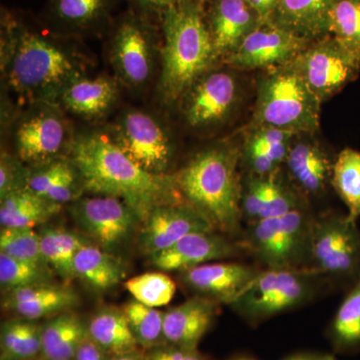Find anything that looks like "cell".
<instances>
[{
    "label": "cell",
    "instance_id": "1",
    "mask_svg": "<svg viewBox=\"0 0 360 360\" xmlns=\"http://www.w3.org/2000/svg\"><path fill=\"white\" fill-rule=\"evenodd\" d=\"M75 39L37 30L2 11L0 65L4 85L27 105L56 103L65 85L86 75L90 65Z\"/></svg>",
    "mask_w": 360,
    "mask_h": 360
},
{
    "label": "cell",
    "instance_id": "2",
    "mask_svg": "<svg viewBox=\"0 0 360 360\" xmlns=\"http://www.w3.org/2000/svg\"><path fill=\"white\" fill-rule=\"evenodd\" d=\"M68 155L79 172L85 191L122 200L142 224L155 208L186 201L174 174H153L142 169L110 135L78 134L73 137Z\"/></svg>",
    "mask_w": 360,
    "mask_h": 360
},
{
    "label": "cell",
    "instance_id": "3",
    "mask_svg": "<svg viewBox=\"0 0 360 360\" xmlns=\"http://www.w3.org/2000/svg\"><path fill=\"white\" fill-rule=\"evenodd\" d=\"M163 45L158 90L174 103L210 70L217 52L200 0H181L161 13Z\"/></svg>",
    "mask_w": 360,
    "mask_h": 360
},
{
    "label": "cell",
    "instance_id": "4",
    "mask_svg": "<svg viewBox=\"0 0 360 360\" xmlns=\"http://www.w3.org/2000/svg\"><path fill=\"white\" fill-rule=\"evenodd\" d=\"M241 151L231 146L205 149L174 174L182 198L205 215L214 231L241 233Z\"/></svg>",
    "mask_w": 360,
    "mask_h": 360
},
{
    "label": "cell",
    "instance_id": "5",
    "mask_svg": "<svg viewBox=\"0 0 360 360\" xmlns=\"http://www.w3.org/2000/svg\"><path fill=\"white\" fill-rule=\"evenodd\" d=\"M321 101L293 66H279L260 80L253 123L296 135L319 129Z\"/></svg>",
    "mask_w": 360,
    "mask_h": 360
},
{
    "label": "cell",
    "instance_id": "6",
    "mask_svg": "<svg viewBox=\"0 0 360 360\" xmlns=\"http://www.w3.org/2000/svg\"><path fill=\"white\" fill-rule=\"evenodd\" d=\"M331 284L310 269H262L231 307L251 326L314 302Z\"/></svg>",
    "mask_w": 360,
    "mask_h": 360
},
{
    "label": "cell",
    "instance_id": "7",
    "mask_svg": "<svg viewBox=\"0 0 360 360\" xmlns=\"http://www.w3.org/2000/svg\"><path fill=\"white\" fill-rule=\"evenodd\" d=\"M314 220L302 208L246 225L239 241L262 269H309Z\"/></svg>",
    "mask_w": 360,
    "mask_h": 360
},
{
    "label": "cell",
    "instance_id": "8",
    "mask_svg": "<svg viewBox=\"0 0 360 360\" xmlns=\"http://www.w3.org/2000/svg\"><path fill=\"white\" fill-rule=\"evenodd\" d=\"M309 269L331 285L352 288L360 276V229L345 214L314 217Z\"/></svg>",
    "mask_w": 360,
    "mask_h": 360
},
{
    "label": "cell",
    "instance_id": "9",
    "mask_svg": "<svg viewBox=\"0 0 360 360\" xmlns=\"http://www.w3.org/2000/svg\"><path fill=\"white\" fill-rule=\"evenodd\" d=\"M11 136L15 155L28 167L68 155L75 137L63 108L54 103L28 105L14 120Z\"/></svg>",
    "mask_w": 360,
    "mask_h": 360
},
{
    "label": "cell",
    "instance_id": "10",
    "mask_svg": "<svg viewBox=\"0 0 360 360\" xmlns=\"http://www.w3.org/2000/svg\"><path fill=\"white\" fill-rule=\"evenodd\" d=\"M158 40L155 28L141 14L129 13L113 28L110 58L116 80L127 89L139 90L155 73Z\"/></svg>",
    "mask_w": 360,
    "mask_h": 360
},
{
    "label": "cell",
    "instance_id": "11",
    "mask_svg": "<svg viewBox=\"0 0 360 360\" xmlns=\"http://www.w3.org/2000/svg\"><path fill=\"white\" fill-rule=\"evenodd\" d=\"M110 136L142 169L153 174H168L174 144L155 116L135 108L124 111L113 124Z\"/></svg>",
    "mask_w": 360,
    "mask_h": 360
},
{
    "label": "cell",
    "instance_id": "12",
    "mask_svg": "<svg viewBox=\"0 0 360 360\" xmlns=\"http://www.w3.org/2000/svg\"><path fill=\"white\" fill-rule=\"evenodd\" d=\"M290 65L323 103L359 77L360 58L330 35L310 42Z\"/></svg>",
    "mask_w": 360,
    "mask_h": 360
},
{
    "label": "cell",
    "instance_id": "13",
    "mask_svg": "<svg viewBox=\"0 0 360 360\" xmlns=\"http://www.w3.org/2000/svg\"><path fill=\"white\" fill-rule=\"evenodd\" d=\"M71 212L90 238L108 252L122 245L139 221L129 206L112 196L80 198L72 203Z\"/></svg>",
    "mask_w": 360,
    "mask_h": 360
},
{
    "label": "cell",
    "instance_id": "14",
    "mask_svg": "<svg viewBox=\"0 0 360 360\" xmlns=\"http://www.w3.org/2000/svg\"><path fill=\"white\" fill-rule=\"evenodd\" d=\"M309 44L270 21H264L225 61L239 70L276 68L290 63Z\"/></svg>",
    "mask_w": 360,
    "mask_h": 360
},
{
    "label": "cell",
    "instance_id": "15",
    "mask_svg": "<svg viewBox=\"0 0 360 360\" xmlns=\"http://www.w3.org/2000/svg\"><path fill=\"white\" fill-rule=\"evenodd\" d=\"M246 255L239 240L217 231L193 232L179 239L167 250L149 255L151 264L163 271L193 269L208 262H221Z\"/></svg>",
    "mask_w": 360,
    "mask_h": 360
},
{
    "label": "cell",
    "instance_id": "16",
    "mask_svg": "<svg viewBox=\"0 0 360 360\" xmlns=\"http://www.w3.org/2000/svg\"><path fill=\"white\" fill-rule=\"evenodd\" d=\"M309 207V201L281 172L257 176L246 175L241 191V214L246 225Z\"/></svg>",
    "mask_w": 360,
    "mask_h": 360
},
{
    "label": "cell",
    "instance_id": "17",
    "mask_svg": "<svg viewBox=\"0 0 360 360\" xmlns=\"http://www.w3.org/2000/svg\"><path fill=\"white\" fill-rule=\"evenodd\" d=\"M238 96V86L233 75L210 70L182 97L184 117L194 129L217 124L231 115Z\"/></svg>",
    "mask_w": 360,
    "mask_h": 360
},
{
    "label": "cell",
    "instance_id": "18",
    "mask_svg": "<svg viewBox=\"0 0 360 360\" xmlns=\"http://www.w3.org/2000/svg\"><path fill=\"white\" fill-rule=\"evenodd\" d=\"M262 269L255 265L221 260L184 270L180 272V281L195 296L231 307Z\"/></svg>",
    "mask_w": 360,
    "mask_h": 360
},
{
    "label": "cell",
    "instance_id": "19",
    "mask_svg": "<svg viewBox=\"0 0 360 360\" xmlns=\"http://www.w3.org/2000/svg\"><path fill=\"white\" fill-rule=\"evenodd\" d=\"M142 224L139 248L148 257L167 250L187 234L214 231L205 215L186 201L155 208Z\"/></svg>",
    "mask_w": 360,
    "mask_h": 360
},
{
    "label": "cell",
    "instance_id": "20",
    "mask_svg": "<svg viewBox=\"0 0 360 360\" xmlns=\"http://www.w3.org/2000/svg\"><path fill=\"white\" fill-rule=\"evenodd\" d=\"M116 0H49L44 18L52 32L77 37L103 32Z\"/></svg>",
    "mask_w": 360,
    "mask_h": 360
},
{
    "label": "cell",
    "instance_id": "21",
    "mask_svg": "<svg viewBox=\"0 0 360 360\" xmlns=\"http://www.w3.org/2000/svg\"><path fill=\"white\" fill-rule=\"evenodd\" d=\"M205 18L219 59L231 56L264 22L245 0H212Z\"/></svg>",
    "mask_w": 360,
    "mask_h": 360
},
{
    "label": "cell",
    "instance_id": "22",
    "mask_svg": "<svg viewBox=\"0 0 360 360\" xmlns=\"http://www.w3.org/2000/svg\"><path fill=\"white\" fill-rule=\"evenodd\" d=\"M333 163L317 142L303 139L292 142L283 167L291 184L309 202V198L323 195L331 186Z\"/></svg>",
    "mask_w": 360,
    "mask_h": 360
},
{
    "label": "cell",
    "instance_id": "23",
    "mask_svg": "<svg viewBox=\"0 0 360 360\" xmlns=\"http://www.w3.org/2000/svg\"><path fill=\"white\" fill-rule=\"evenodd\" d=\"M117 82L106 75H80L61 90L56 103L84 120H101L115 108L120 96Z\"/></svg>",
    "mask_w": 360,
    "mask_h": 360
},
{
    "label": "cell",
    "instance_id": "24",
    "mask_svg": "<svg viewBox=\"0 0 360 360\" xmlns=\"http://www.w3.org/2000/svg\"><path fill=\"white\" fill-rule=\"evenodd\" d=\"M219 303L193 296L179 307L165 312L163 336L172 347L198 349L201 340L212 328L219 312Z\"/></svg>",
    "mask_w": 360,
    "mask_h": 360
},
{
    "label": "cell",
    "instance_id": "25",
    "mask_svg": "<svg viewBox=\"0 0 360 360\" xmlns=\"http://www.w3.org/2000/svg\"><path fill=\"white\" fill-rule=\"evenodd\" d=\"M26 187L61 206L79 200L85 191L79 172L68 155L30 167Z\"/></svg>",
    "mask_w": 360,
    "mask_h": 360
},
{
    "label": "cell",
    "instance_id": "26",
    "mask_svg": "<svg viewBox=\"0 0 360 360\" xmlns=\"http://www.w3.org/2000/svg\"><path fill=\"white\" fill-rule=\"evenodd\" d=\"M78 302L77 293L70 286L51 283L8 291L4 307L22 319L39 321L70 311Z\"/></svg>",
    "mask_w": 360,
    "mask_h": 360
},
{
    "label": "cell",
    "instance_id": "27",
    "mask_svg": "<svg viewBox=\"0 0 360 360\" xmlns=\"http://www.w3.org/2000/svg\"><path fill=\"white\" fill-rule=\"evenodd\" d=\"M336 0H278L270 22L307 41L328 37V14Z\"/></svg>",
    "mask_w": 360,
    "mask_h": 360
},
{
    "label": "cell",
    "instance_id": "28",
    "mask_svg": "<svg viewBox=\"0 0 360 360\" xmlns=\"http://www.w3.org/2000/svg\"><path fill=\"white\" fill-rule=\"evenodd\" d=\"M295 134L274 127H255L241 151V161L258 174H269L283 167Z\"/></svg>",
    "mask_w": 360,
    "mask_h": 360
},
{
    "label": "cell",
    "instance_id": "29",
    "mask_svg": "<svg viewBox=\"0 0 360 360\" xmlns=\"http://www.w3.org/2000/svg\"><path fill=\"white\" fill-rule=\"evenodd\" d=\"M87 336V324L71 310L52 316L42 326V356L44 360H75Z\"/></svg>",
    "mask_w": 360,
    "mask_h": 360
},
{
    "label": "cell",
    "instance_id": "30",
    "mask_svg": "<svg viewBox=\"0 0 360 360\" xmlns=\"http://www.w3.org/2000/svg\"><path fill=\"white\" fill-rule=\"evenodd\" d=\"M89 335L111 356L134 354L139 347L123 310L105 309L87 324Z\"/></svg>",
    "mask_w": 360,
    "mask_h": 360
},
{
    "label": "cell",
    "instance_id": "31",
    "mask_svg": "<svg viewBox=\"0 0 360 360\" xmlns=\"http://www.w3.org/2000/svg\"><path fill=\"white\" fill-rule=\"evenodd\" d=\"M61 205L44 200L30 188L8 194L0 201L2 227H30L45 224L56 214Z\"/></svg>",
    "mask_w": 360,
    "mask_h": 360
},
{
    "label": "cell",
    "instance_id": "32",
    "mask_svg": "<svg viewBox=\"0 0 360 360\" xmlns=\"http://www.w3.org/2000/svg\"><path fill=\"white\" fill-rule=\"evenodd\" d=\"M75 276L98 290L115 288L125 276L124 264L108 251L85 245L75 257Z\"/></svg>",
    "mask_w": 360,
    "mask_h": 360
},
{
    "label": "cell",
    "instance_id": "33",
    "mask_svg": "<svg viewBox=\"0 0 360 360\" xmlns=\"http://www.w3.org/2000/svg\"><path fill=\"white\" fill-rule=\"evenodd\" d=\"M328 338L338 354L360 349V276L338 307L328 329Z\"/></svg>",
    "mask_w": 360,
    "mask_h": 360
},
{
    "label": "cell",
    "instance_id": "34",
    "mask_svg": "<svg viewBox=\"0 0 360 360\" xmlns=\"http://www.w3.org/2000/svg\"><path fill=\"white\" fill-rule=\"evenodd\" d=\"M40 250L47 265L70 281L75 276L73 264L75 257L82 248L89 245L84 238L60 227H44L40 229Z\"/></svg>",
    "mask_w": 360,
    "mask_h": 360
},
{
    "label": "cell",
    "instance_id": "35",
    "mask_svg": "<svg viewBox=\"0 0 360 360\" xmlns=\"http://www.w3.org/2000/svg\"><path fill=\"white\" fill-rule=\"evenodd\" d=\"M42 326L35 321L11 319L1 326V360H32L41 354Z\"/></svg>",
    "mask_w": 360,
    "mask_h": 360
},
{
    "label": "cell",
    "instance_id": "36",
    "mask_svg": "<svg viewBox=\"0 0 360 360\" xmlns=\"http://www.w3.org/2000/svg\"><path fill=\"white\" fill-rule=\"evenodd\" d=\"M331 186L347 208V217L354 221L360 219V151L345 148L333 163Z\"/></svg>",
    "mask_w": 360,
    "mask_h": 360
},
{
    "label": "cell",
    "instance_id": "37",
    "mask_svg": "<svg viewBox=\"0 0 360 360\" xmlns=\"http://www.w3.org/2000/svg\"><path fill=\"white\" fill-rule=\"evenodd\" d=\"M328 33L360 58V0H336L329 11Z\"/></svg>",
    "mask_w": 360,
    "mask_h": 360
},
{
    "label": "cell",
    "instance_id": "38",
    "mask_svg": "<svg viewBox=\"0 0 360 360\" xmlns=\"http://www.w3.org/2000/svg\"><path fill=\"white\" fill-rule=\"evenodd\" d=\"M130 328L139 345L146 348L160 347L165 342L163 336L165 314L158 309L146 307L142 303L131 300L123 309Z\"/></svg>",
    "mask_w": 360,
    "mask_h": 360
},
{
    "label": "cell",
    "instance_id": "39",
    "mask_svg": "<svg viewBox=\"0 0 360 360\" xmlns=\"http://www.w3.org/2000/svg\"><path fill=\"white\" fill-rule=\"evenodd\" d=\"M124 288L134 300L153 309L167 305L176 292V283L162 272H148L132 277L124 283Z\"/></svg>",
    "mask_w": 360,
    "mask_h": 360
},
{
    "label": "cell",
    "instance_id": "40",
    "mask_svg": "<svg viewBox=\"0 0 360 360\" xmlns=\"http://www.w3.org/2000/svg\"><path fill=\"white\" fill-rule=\"evenodd\" d=\"M51 272L47 264L23 262L0 253V283L8 291L51 283Z\"/></svg>",
    "mask_w": 360,
    "mask_h": 360
},
{
    "label": "cell",
    "instance_id": "41",
    "mask_svg": "<svg viewBox=\"0 0 360 360\" xmlns=\"http://www.w3.org/2000/svg\"><path fill=\"white\" fill-rule=\"evenodd\" d=\"M0 253L37 264H46L40 250L39 234L30 227H2Z\"/></svg>",
    "mask_w": 360,
    "mask_h": 360
},
{
    "label": "cell",
    "instance_id": "42",
    "mask_svg": "<svg viewBox=\"0 0 360 360\" xmlns=\"http://www.w3.org/2000/svg\"><path fill=\"white\" fill-rule=\"evenodd\" d=\"M30 167L16 155L2 151L0 156V200L25 188Z\"/></svg>",
    "mask_w": 360,
    "mask_h": 360
},
{
    "label": "cell",
    "instance_id": "43",
    "mask_svg": "<svg viewBox=\"0 0 360 360\" xmlns=\"http://www.w3.org/2000/svg\"><path fill=\"white\" fill-rule=\"evenodd\" d=\"M148 360H210L201 354L198 349H188L172 347V345H160L153 348Z\"/></svg>",
    "mask_w": 360,
    "mask_h": 360
},
{
    "label": "cell",
    "instance_id": "44",
    "mask_svg": "<svg viewBox=\"0 0 360 360\" xmlns=\"http://www.w3.org/2000/svg\"><path fill=\"white\" fill-rule=\"evenodd\" d=\"M108 359V354L97 345L89 335L85 338L78 348L75 360H110Z\"/></svg>",
    "mask_w": 360,
    "mask_h": 360
},
{
    "label": "cell",
    "instance_id": "45",
    "mask_svg": "<svg viewBox=\"0 0 360 360\" xmlns=\"http://www.w3.org/2000/svg\"><path fill=\"white\" fill-rule=\"evenodd\" d=\"M264 21H269L278 0H245Z\"/></svg>",
    "mask_w": 360,
    "mask_h": 360
},
{
    "label": "cell",
    "instance_id": "46",
    "mask_svg": "<svg viewBox=\"0 0 360 360\" xmlns=\"http://www.w3.org/2000/svg\"><path fill=\"white\" fill-rule=\"evenodd\" d=\"M134 1L144 8L160 11V13H162L168 7L174 6L181 0H134Z\"/></svg>",
    "mask_w": 360,
    "mask_h": 360
},
{
    "label": "cell",
    "instance_id": "47",
    "mask_svg": "<svg viewBox=\"0 0 360 360\" xmlns=\"http://www.w3.org/2000/svg\"><path fill=\"white\" fill-rule=\"evenodd\" d=\"M284 360H336L333 355L319 354H300L292 355Z\"/></svg>",
    "mask_w": 360,
    "mask_h": 360
},
{
    "label": "cell",
    "instance_id": "48",
    "mask_svg": "<svg viewBox=\"0 0 360 360\" xmlns=\"http://www.w3.org/2000/svg\"><path fill=\"white\" fill-rule=\"evenodd\" d=\"M110 360H141L134 354L117 355V356H111Z\"/></svg>",
    "mask_w": 360,
    "mask_h": 360
},
{
    "label": "cell",
    "instance_id": "49",
    "mask_svg": "<svg viewBox=\"0 0 360 360\" xmlns=\"http://www.w3.org/2000/svg\"><path fill=\"white\" fill-rule=\"evenodd\" d=\"M231 360H258L257 359H255V357L250 356V355H238V356L233 357V359H231Z\"/></svg>",
    "mask_w": 360,
    "mask_h": 360
}]
</instances>
